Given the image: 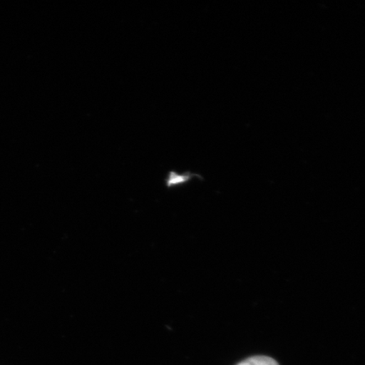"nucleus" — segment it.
Listing matches in <instances>:
<instances>
[{
    "label": "nucleus",
    "instance_id": "nucleus-1",
    "mask_svg": "<svg viewBox=\"0 0 365 365\" xmlns=\"http://www.w3.org/2000/svg\"><path fill=\"white\" fill-rule=\"evenodd\" d=\"M238 365H279L276 361L275 359H273L270 357H267V356H255V357H251L247 359L244 360L243 362L240 363Z\"/></svg>",
    "mask_w": 365,
    "mask_h": 365
},
{
    "label": "nucleus",
    "instance_id": "nucleus-2",
    "mask_svg": "<svg viewBox=\"0 0 365 365\" xmlns=\"http://www.w3.org/2000/svg\"><path fill=\"white\" fill-rule=\"evenodd\" d=\"M193 177H195V175H192L190 173H187L186 175H179V173L175 172H170L168 176L167 185L171 187L182 184V182L190 180L191 178Z\"/></svg>",
    "mask_w": 365,
    "mask_h": 365
}]
</instances>
